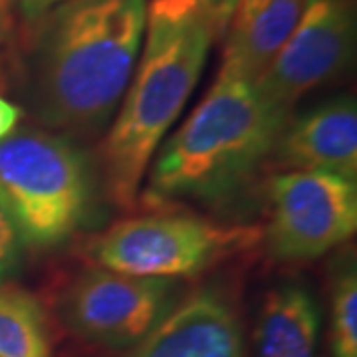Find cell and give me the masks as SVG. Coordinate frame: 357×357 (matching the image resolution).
Wrapping results in <instances>:
<instances>
[{
	"instance_id": "6da1fadb",
	"label": "cell",
	"mask_w": 357,
	"mask_h": 357,
	"mask_svg": "<svg viewBox=\"0 0 357 357\" xmlns=\"http://www.w3.org/2000/svg\"><path fill=\"white\" fill-rule=\"evenodd\" d=\"M147 0H66L40 18L34 98L54 129L96 133L117 112L139 58Z\"/></svg>"
},
{
	"instance_id": "7a4b0ae2",
	"label": "cell",
	"mask_w": 357,
	"mask_h": 357,
	"mask_svg": "<svg viewBox=\"0 0 357 357\" xmlns=\"http://www.w3.org/2000/svg\"><path fill=\"white\" fill-rule=\"evenodd\" d=\"M222 26L206 0H149L145 42L105 143L107 189L131 206L167 131L191 98Z\"/></svg>"
},
{
	"instance_id": "3957f363",
	"label": "cell",
	"mask_w": 357,
	"mask_h": 357,
	"mask_svg": "<svg viewBox=\"0 0 357 357\" xmlns=\"http://www.w3.org/2000/svg\"><path fill=\"white\" fill-rule=\"evenodd\" d=\"M290 109L268 100L258 82L227 66L185 123L155 157L153 199L220 201L236 192L274 151Z\"/></svg>"
},
{
	"instance_id": "277c9868",
	"label": "cell",
	"mask_w": 357,
	"mask_h": 357,
	"mask_svg": "<svg viewBox=\"0 0 357 357\" xmlns=\"http://www.w3.org/2000/svg\"><path fill=\"white\" fill-rule=\"evenodd\" d=\"M0 191L26 244L56 246L70 238L91 204V171L74 143L24 129L0 141Z\"/></svg>"
},
{
	"instance_id": "5b68a950",
	"label": "cell",
	"mask_w": 357,
	"mask_h": 357,
	"mask_svg": "<svg viewBox=\"0 0 357 357\" xmlns=\"http://www.w3.org/2000/svg\"><path fill=\"white\" fill-rule=\"evenodd\" d=\"M262 230L218 225L187 215H151L123 220L102 234L91 256L102 268L145 278L192 276L222 258L250 248Z\"/></svg>"
},
{
	"instance_id": "8992f818",
	"label": "cell",
	"mask_w": 357,
	"mask_h": 357,
	"mask_svg": "<svg viewBox=\"0 0 357 357\" xmlns=\"http://www.w3.org/2000/svg\"><path fill=\"white\" fill-rule=\"evenodd\" d=\"M270 255L284 262L316 260L357 230V183L314 171H284L270 187Z\"/></svg>"
},
{
	"instance_id": "52a82bcc",
	"label": "cell",
	"mask_w": 357,
	"mask_h": 357,
	"mask_svg": "<svg viewBox=\"0 0 357 357\" xmlns=\"http://www.w3.org/2000/svg\"><path fill=\"white\" fill-rule=\"evenodd\" d=\"M171 280L93 268L68 288L62 319L91 344L126 349L139 345L173 310Z\"/></svg>"
},
{
	"instance_id": "ba28073f",
	"label": "cell",
	"mask_w": 357,
	"mask_h": 357,
	"mask_svg": "<svg viewBox=\"0 0 357 357\" xmlns=\"http://www.w3.org/2000/svg\"><path fill=\"white\" fill-rule=\"evenodd\" d=\"M356 46V16L349 0H310L300 22L282 46L258 88L268 100L292 112L310 89L342 74Z\"/></svg>"
},
{
	"instance_id": "9c48e42d",
	"label": "cell",
	"mask_w": 357,
	"mask_h": 357,
	"mask_svg": "<svg viewBox=\"0 0 357 357\" xmlns=\"http://www.w3.org/2000/svg\"><path fill=\"white\" fill-rule=\"evenodd\" d=\"M272 155L284 171L330 173L357 181L356 100H332L288 121Z\"/></svg>"
},
{
	"instance_id": "30bf717a",
	"label": "cell",
	"mask_w": 357,
	"mask_h": 357,
	"mask_svg": "<svg viewBox=\"0 0 357 357\" xmlns=\"http://www.w3.org/2000/svg\"><path fill=\"white\" fill-rule=\"evenodd\" d=\"M131 357H244L232 307L215 292H199L149 333Z\"/></svg>"
},
{
	"instance_id": "8fae6325",
	"label": "cell",
	"mask_w": 357,
	"mask_h": 357,
	"mask_svg": "<svg viewBox=\"0 0 357 357\" xmlns=\"http://www.w3.org/2000/svg\"><path fill=\"white\" fill-rule=\"evenodd\" d=\"M310 0H238L227 22L222 66L258 79L290 38Z\"/></svg>"
},
{
	"instance_id": "7c38bea8",
	"label": "cell",
	"mask_w": 357,
	"mask_h": 357,
	"mask_svg": "<svg viewBox=\"0 0 357 357\" xmlns=\"http://www.w3.org/2000/svg\"><path fill=\"white\" fill-rule=\"evenodd\" d=\"M321 312L306 286L286 282L266 294L256 321V357H318Z\"/></svg>"
},
{
	"instance_id": "4fadbf2b",
	"label": "cell",
	"mask_w": 357,
	"mask_h": 357,
	"mask_svg": "<svg viewBox=\"0 0 357 357\" xmlns=\"http://www.w3.org/2000/svg\"><path fill=\"white\" fill-rule=\"evenodd\" d=\"M0 357H52L48 324L30 294L0 286Z\"/></svg>"
},
{
	"instance_id": "5bb4252c",
	"label": "cell",
	"mask_w": 357,
	"mask_h": 357,
	"mask_svg": "<svg viewBox=\"0 0 357 357\" xmlns=\"http://www.w3.org/2000/svg\"><path fill=\"white\" fill-rule=\"evenodd\" d=\"M332 357H357V272L345 266L332 294Z\"/></svg>"
},
{
	"instance_id": "9a60e30c",
	"label": "cell",
	"mask_w": 357,
	"mask_h": 357,
	"mask_svg": "<svg viewBox=\"0 0 357 357\" xmlns=\"http://www.w3.org/2000/svg\"><path fill=\"white\" fill-rule=\"evenodd\" d=\"M24 234L14 217V211L0 191V286L16 274L24 255Z\"/></svg>"
},
{
	"instance_id": "2e32d148",
	"label": "cell",
	"mask_w": 357,
	"mask_h": 357,
	"mask_svg": "<svg viewBox=\"0 0 357 357\" xmlns=\"http://www.w3.org/2000/svg\"><path fill=\"white\" fill-rule=\"evenodd\" d=\"M20 117H22V109L18 105L0 98V141L13 135Z\"/></svg>"
},
{
	"instance_id": "e0dca14e",
	"label": "cell",
	"mask_w": 357,
	"mask_h": 357,
	"mask_svg": "<svg viewBox=\"0 0 357 357\" xmlns=\"http://www.w3.org/2000/svg\"><path fill=\"white\" fill-rule=\"evenodd\" d=\"M62 2L66 0H20V14L26 22H38Z\"/></svg>"
},
{
	"instance_id": "ac0fdd59",
	"label": "cell",
	"mask_w": 357,
	"mask_h": 357,
	"mask_svg": "<svg viewBox=\"0 0 357 357\" xmlns=\"http://www.w3.org/2000/svg\"><path fill=\"white\" fill-rule=\"evenodd\" d=\"M238 0H206V4L211 6V10L215 13V16L218 18V22L222 26V30L227 28V22H229L230 14L234 10Z\"/></svg>"
},
{
	"instance_id": "d6986e66",
	"label": "cell",
	"mask_w": 357,
	"mask_h": 357,
	"mask_svg": "<svg viewBox=\"0 0 357 357\" xmlns=\"http://www.w3.org/2000/svg\"><path fill=\"white\" fill-rule=\"evenodd\" d=\"M6 0H0V46L4 44V40L8 36L10 30V16H8V8H6Z\"/></svg>"
},
{
	"instance_id": "ffe728a7",
	"label": "cell",
	"mask_w": 357,
	"mask_h": 357,
	"mask_svg": "<svg viewBox=\"0 0 357 357\" xmlns=\"http://www.w3.org/2000/svg\"><path fill=\"white\" fill-rule=\"evenodd\" d=\"M6 2H10V0H6Z\"/></svg>"
}]
</instances>
